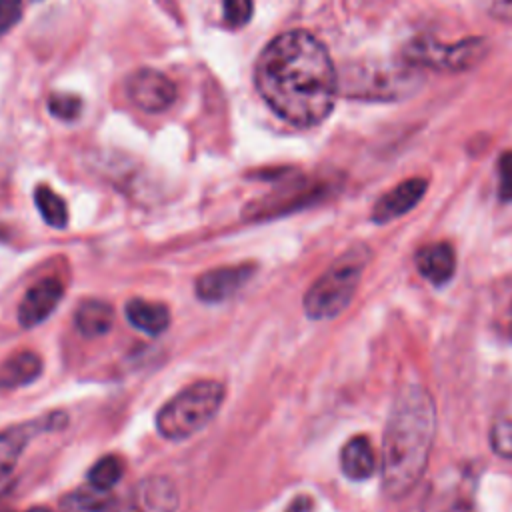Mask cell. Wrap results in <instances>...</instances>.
<instances>
[{
  "instance_id": "obj_1",
  "label": "cell",
  "mask_w": 512,
  "mask_h": 512,
  "mask_svg": "<svg viewBox=\"0 0 512 512\" xmlns=\"http://www.w3.org/2000/svg\"><path fill=\"white\" fill-rule=\"evenodd\" d=\"M254 84L262 100L298 128L324 122L340 92L326 46L306 30H288L266 44L256 60Z\"/></svg>"
},
{
  "instance_id": "obj_2",
  "label": "cell",
  "mask_w": 512,
  "mask_h": 512,
  "mask_svg": "<svg viewBox=\"0 0 512 512\" xmlns=\"http://www.w3.org/2000/svg\"><path fill=\"white\" fill-rule=\"evenodd\" d=\"M436 434L434 400L422 386H408L390 410L382 440V490L396 500L424 476Z\"/></svg>"
},
{
  "instance_id": "obj_3",
  "label": "cell",
  "mask_w": 512,
  "mask_h": 512,
  "mask_svg": "<svg viewBox=\"0 0 512 512\" xmlns=\"http://www.w3.org/2000/svg\"><path fill=\"white\" fill-rule=\"evenodd\" d=\"M370 260V248L364 244L350 246L340 254L306 290L304 312L312 320H330L346 310L352 302L362 272Z\"/></svg>"
},
{
  "instance_id": "obj_4",
  "label": "cell",
  "mask_w": 512,
  "mask_h": 512,
  "mask_svg": "<svg viewBox=\"0 0 512 512\" xmlns=\"http://www.w3.org/2000/svg\"><path fill=\"white\" fill-rule=\"evenodd\" d=\"M224 386L198 380L172 396L156 414V430L166 440H186L204 430L224 402Z\"/></svg>"
},
{
  "instance_id": "obj_5",
  "label": "cell",
  "mask_w": 512,
  "mask_h": 512,
  "mask_svg": "<svg viewBox=\"0 0 512 512\" xmlns=\"http://www.w3.org/2000/svg\"><path fill=\"white\" fill-rule=\"evenodd\" d=\"M422 84L420 68L412 66L404 58L392 60H368L350 64L338 76V88L350 98L364 100H400L414 94Z\"/></svg>"
},
{
  "instance_id": "obj_6",
  "label": "cell",
  "mask_w": 512,
  "mask_h": 512,
  "mask_svg": "<svg viewBox=\"0 0 512 512\" xmlns=\"http://www.w3.org/2000/svg\"><path fill=\"white\" fill-rule=\"evenodd\" d=\"M488 48L484 38H464L452 44H442L432 36H418L404 46L402 58L416 68L462 72L480 64L486 58Z\"/></svg>"
},
{
  "instance_id": "obj_7",
  "label": "cell",
  "mask_w": 512,
  "mask_h": 512,
  "mask_svg": "<svg viewBox=\"0 0 512 512\" xmlns=\"http://www.w3.org/2000/svg\"><path fill=\"white\" fill-rule=\"evenodd\" d=\"M478 474L470 466L444 468L430 484L422 512H476Z\"/></svg>"
},
{
  "instance_id": "obj_8",
  "label": "cell",
  "mask_w": 512,
  "mask_h": 512,
  "mask_svg": "<svg viewBox=\"0 0 512 512\" xmlns=\"http://www.w3.org/2000/svg\"><path fill=\"white\" fill-rule=\"evenodd\" d=\"M178 502L180 496L176 484L170 478L146 476L106 512H176Z\"/></svg>"
},
{
  "instance_id": "obj_9",
  "label": "cell",
  "mask_w": 512,
  "mask_h": 512,
  "mask_svg": "<svg viewBox=\"0 0 512 512\" xmlns=\"http://www.w3.org/2000/svg\"><path fill=\"white\" fill-rule=\"evenodd\" d=\"M126 94L134 106L144 112H164L168 110L176 96V84L154 68H138L126 78Z\"/></svg>"
},
{
  "instance_id": "obj_10",
  "label": "cell",
  "mask_w": 512,
  "mask_h": 512,
  "mask_svg": "<svg viewBox=\"0 0 512 512\" xmlns=\"http://www.w3.org/2000/svg\"><path fill=\"white\" fill-rule=\"evenodd\" d=\"M66 422H68V416L64 412H50L42 418L22 422L2 430L0 432V482L14 470L22 450L28 446V442L34 436L64 428Z\"/></svg>"
},
{
  "instance_id": "obj_11",
  "label": "cell",
  "mask_w": 512,
  "mask_h": 512,
  "mask_svg": "<svg viewBox=\"0 0 512 512\" xmlns=\"http://www.w3.org/2000/svg\"><path fill=\"white\" fill-rule=\"evenodd\" d=\"M254 272H256L254 264L222 266V268L208 270L200 274L196 280V296L208 304L224 302L230 296H234L238 290H242L250 282Z\"/></svg>"
},
{
  "instance_id": "obj_12",
  "label": "cell",
  "mask_w": 512,
  "mask_h": 512,
  "mask_svg": "<svg viewBox=\"0 0 512 512\" xmlns=\"http://www.w3.org/2000/svg\"><path fill=\"white\" fill-rule=\"evenodd\" d=\"M62 296H64V286L58 278H42L36 284H32L18 306L20 326L34 328L40 322H44L60 304Z\"/></svg>"
},
{
  "instance_id": "obj_13",
  "label": "cell",
  "mask_w": 512,
  "mask_h": 512,
  "mask_svg": "<svg viewBox=\"0 0 512 512\" xmlns=\"http://www.w3.org/2000/svg\"><path fill=\"white\" fill-rule=\"evenodd\" d=\"M428 182L424 178H408L382 194L372 208V220L378 224L396 220L410 212L426 194Z\"/></svg>"
},
{
  "instance_id": "obj_14",
  "label": "cell",
  "mask_w": 512,
  "mask_h": 512,
  "mask_svg": "<svg viewBox=\"0 0 512 512\" xmlns=\"http://www.w3.org/2000/svg\"><path fill=\"white\" fill-rule=\"evenodd\" d=\"M322 194V188L316 186H288L278 190L276 194L268 196L266 200L262 198V202L252 204L246 214H250V218H270V216H278L290 210H298L300 206H306L308 202H314V198H318Z\"/></svg>"
},
{
  "instance_id": "obj_15",
  "label": "cell",
  "mask_w": 512,
  "mask_h": 512,
  "mask_svg": "<svg viewBox=\"0 0 512 512\" xmlns=\"http://www.w3.org/2000/svg\"><path fill=\"white\" fill-rule=\"evenodd\" d=\"M418 272L432 284L448 282L456 270V254L448 242H434L416 254Z\"/></svg>"
},
{
  "instance_id": "obj_16",
  "label": "cell",
  "mask_w": 512,
  "mask_h": 512,
  "mask_svg": "<svg viewBox=\"0 0 512 512\" xmlns=\"http://www.w3.org/2000/svg\"><path fill=\"white\" fill-rule=\"evenodd\" d=\"M42 374V360L30 350L16 352L0 364V390H14L32 384Z\"/></svg>"
},
{
  "instance_id": "obj_17",
  "label": "cell",
  "mask_w": 512,
  "mask_h": 512,
  "mask_svg": "<svg viewBox=\"0 0 512 512\" xmlns=\"http://www.w3.org/2000/svg\"><path fill=\"white\" fill-rule=\"evenodd\" d=\"M340 468L350 480H366L376 470V454L366 436L350 438L340 452Z\"/></svg>"
},
{
  "instance_id": "obj_18",
  "label": "cell",
  "mask_w": 512,
  "mask_h": 512,
  "mask_svg": "<svg viewBox=\"0 0 512 512\" xmlns=\"http://www.w3.org/2000/svg\"><path fill=\"white\" fill-rule=\"evenodd\" d=\"M124 312L134 328L152 336L162 334L170 324V310L160 302L132 298L126 302Z\"/></svg>"
},
{
  "instance_id": "obj_19",
  "label": "cell",
  "mask_w": 512,
  "mask_h": 512,
  "mask_svg": "<svg viewBox=\"0 0 512 512\" xmlns=\"http://www.w3.org/2000/svg\"><path fill=\"white\" fill-rule=\"evenodd\" d=\"M114 308L104 300H84L76 308L74 324L78 332L86 338H98L112 328Z\"/></svg>"
},
{
  "instance_id": "obj_20",
  "label": "cell",
  "mask_w": 512,
  "mask_h": 512,
  "mask_svg": "<svg viewBox=\"0 0 512 512\" xmlns=\"http://www.w3.org/2000/svg\"><path fill=\"white\" fill-rule=\"evenodd\" d=\"M116 500L110 496V490H100L92 484L80 486L62 500L66 512H106Z\"/></svg>"
},
{
  "instance_id": "obj_21",
  "label": "cell",
  "mask_w": 512,
  "mask_h": 512,
  "mask_svg": "<svg viewBox=\"0 0 512 512\" xmlns=\"http://www.w3.org/2000/svg\"><path fill=\"white\" fill-rule=\"evenodd\" d=\"M34 202L44 218V222L52 228H64L68 224V208L66 202L46 184L36 186L34 190Z\"/></svg>"
},
{
  "instance_id": "obj_22",
  "label": "cell",
  "mask_w": 512,
  "mask_h": 512,
  "mask_svg": "<svg viewBox=\"0 0 512 512\" xmlns=\"http://www.w3.org/2000/svg\"><path fill=\"white\" fill-rule=\"evenodd\" d=\"M120 478H122V462L112 454L100 458L88 470V484H92L100 490H112Z\"/></svg>"
},
{
  "instance_id": "obj_23",
  "label": "cell",
  "mask_w": 512,
  "mask_h": 512,
  "mask_svg": "<svg viewBox=\"0 0 512 512\" xmlns=\"http://www.w3.org/2000/svg\"><path fill=\"white\" fill-rule=\"evenodd\" d=\"M48 110L52 116L60 118V120H76L82 112V100L76 94H68V92H54L48 98Z\"/></svg>"
},
{
  "instance_id": "obj_24",
  "label": "cell",
  "mask_w": 512,
  "mask_h": 512,
  "mask_svg": "<svg viewBox=\"0 0 512 512\" xmlns=\"http://www.w3.org/2000/svg\"><path fill=\"white\" fill-rule=\"evenodd\" d=\"M490 446L502 458H512V420H500L490 430Z\"/></svg>"
},
{
  "instance_id": "obj_25",
  "label": "cell",
  "mask_w": 512,
  "mask_h": 512,
  "mask_svg": "<svg viewBox=\"0 0 512 512\" xmlns=\"http://www.w3.org/2000/svg\"><path fill=\"white\" fill-rule=\"evenodd\" d=\"M224 20L232 28H242L252 18V0H222Z\"/></svg>"
},
{
  "instance_id": "obj_26",
  "label": "cell",
  "mask_w": 512,
  "mask_h": 512,
  "mask_svg": "<svg viewBox=\"0 0 512 512\" xmlns=\"http://www.w3.org/2000/svg\"><path fill=\"white\" fill-rule=\"evenodd\" d=\"M498 196L504 202L512 200V150L504 152L498 160Z\"/></svg>"
},
{
  "instance_id": "obj_27",
  "label": "cell",
  "mask_w": 512,
  "mask_h": 512,
  "mask_svg": "<svg viewBox=\"0 0 512 512\" xmlns=\"http://www.w3.org/2000/svg\"><path fill=\"white\" fill-rule=\"evenodd\" d=\"M22 18V0H0V36Z\"/></svg>"
},
{
  "instance_id": "obj_28",
  "label": "cell",
  "mask_w": 512,
  "mask_h": 512,
  "mask_svg": "<svg viewBox=\"0 0 512 512\" xmlns=\"http://www.w3.org/2000/svg\"><path fill=\"white\" fill-rule=\"evenodd\" d=\"M492 18L510 24L512 22V0H486Z\"/></svg>"
},
{
  "instance_id": "obj_29",
  "label": "cell",
  "mask_w": 512,
  "mask_h": 512,
  "mask_svg": "<svg viewBox=\"0 0 512 512\" xmlns=\"http://www.w3.org/2000/svg\"><path fill=\"white\" fill-rule=\"evenodd\" d=\"M286 512H314V500L306 494H300L288 504Z\"/></svg>"
},
{
  "instance_id": "obj_30",
  "label": "cell",
  "mask_w": 512,
  "mask_h": 512,
  "mask_svg": "<svg viewBox=\"0 0 512 512\" xmlns=\"http://www.w3.org/2000/svg\"><path fill=\"white\" fill-rule=\"evenodd\" d=\"M26 512H52L50 508H44V506H34V508H30V510H26Z\"/></svg>"
}]
</instances>
